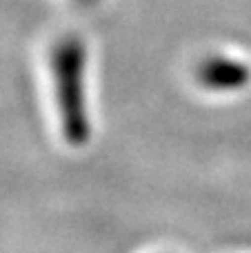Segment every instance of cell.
<instances>
[{
    "instance_id": "1",
    "label": "cell",
    "mask_w": 251,
    "mask_h": 253,
    "mask_svg": "<svg viewBox=\"0 0 251 253\" xmlns=\"http://www.w3.org/2000/svg\"><path fill=\"white\" fill-rule=\"evenodd\" d=\"M56 107L62 138L80 149L91 138V118L87 107V47L80 38L67 36L56 44L51 56Z\"/></svg>"
},
{
    "instance_id": "2",
    "label": "cell",
    "mask_w": 251,
    "mask_h": 253,
    "mask_svg": "<svg viewBox=\"0 0 251 253\" xmlns=\"http://www.w3.org/2000/svg\"><path fill=\"white\" fill-rule=\"evenodd\" d=\"M251 78V71L247 65L231 58L213 56L207 58L203 65L198 67V80L203 87L211 89V91H236V89L245 87Z\"/></svg>"
},
{
    "instance_id": "3",
    "label": "cell",
    "mask_w": 251,
    "mask_h": 253,
    "mask_svg": "<svg viewBox=\"0 0 251 253\" xmlns=\"http://www.w3.org/2000/svg\"><path fill=\"white\" fill-rule=\"evenodd\" d=\"M78 2H83V4H93V2H98V0H78Z\"/></svg>"
}]
</instances>
